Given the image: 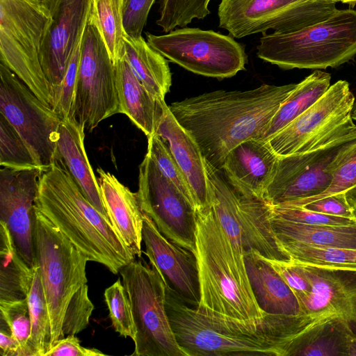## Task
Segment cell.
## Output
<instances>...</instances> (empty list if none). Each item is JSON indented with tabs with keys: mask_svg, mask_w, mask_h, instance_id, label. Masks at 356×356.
I'll return each mask as SVG.
<instances>
[{
	"mask_svg": "<svg viewBox=\"0 0 356 356\" xmlns=\"http://www.w3.org/2000/svg\"><path fill=\"white\" fill-rule=\"evenodd\" d=\"M165 307L179 346L186 356H289L305 337L331 321L329 315H278L240 319L191 307L166 287Z\"/></svg>",
	"mask_w": 356,
	"mask_h": 356,
	"instance_id": "obj_1",
	"label": "cell"
},
{
	"mask_svg": "<svg viewBox=\"0 0 356 356\" xmlns=\"http://www.w3.org/2000/svg\"><path fill=\"white\" fill-rule=\"evenodd\" d=\"M296 86L219 90L172 102L169 108L195 139L207 164L221 170L226 156L238 144L264 139L274 115Z\"/></svg>",
	"mask_w": 356,
	"mask_h": 356,
	"instance_id": "obj_2",
	"label": "cell"
},
{
	"mask_svg": "<svg viewBox=\"0 0 356 356\" xmlns=\"http://www.w3.org/2000/svg\"><path fill=\"white\" fill-rule=\"evenodd\" d=\"M35 207L88 261L113 274L135 259L110 220L86 198L62 162L41 174Z\"/></svg>",
	"mask_w": 356,
	"mask_h": 356,
	"instance_id": "obj_3",
	"label": "cell"
},
{
	"mask_svg": "<svg viewBox=\"0 0 356 356\" xmlns=\"http://www.w3.org/2000/svg\"><path fill=\"white\" fill-rule=\"evenodd\" d=\"M194 254L200 294L197 307L240 319L266 314L254 297L243 253L234 245L211 206L196 212Z\"/></svg>",
	"mask_w": 356,
	"mask_h": 356,
	"instance_id": "obj_4",
	"label": "cell"
},
{
	"mask_svg": "<svg viewBox=\"0 0 356 356\" xmlns=\"http://www.w3.org/2000/svg\"><path fill=\"white\" fill-rule=\"evenodd\" d=\"M257 56L283 70L339 67L356 56V10H337L327 19L286 33H264Z\"/></svg>",
	"mask_w": 356,
	"mask_h": 356,
	"instance_id": "obj_5",
	"label": "cell"
},
{
	"mask_svg": "<svg viewBox=\"0 0 356 356\" xmlns=\"http://www.w3.org/2000/svg\"><path fill=\"white\" fill-rule=\"evenodd\" d=\"M51 21L42 0H0V60L46 106L54 109L51 86L40 63Z\"/></svg>",
	"mask_w": 356,
	"mask_h": 356,
	"instance_id": "obj_6",
	"label": "cell"
},
{
	"mask_svg": "<svg viewBox=\"0 0 356 356\" xmlns=\"http://www.w3.org/2000/svg\"><path fill=\"white\" fill-rule=\"evenodd\" d=\"M33 250L50 318L51 348L64 338L62 324L71 298L87 284L88 260L35 206Z\"/></svg>",
	"mask_w": 356,
	"mask_h": 356,
	"instance_id": "obj_7",
	"label": "cell"
},
{
	"mask_svg": "<svg viewBox=\"0 0 356 356\" xmlns=\"http://www.w3.org/2000/svg\"><path fill=\"white\" fill-rule=\"evenodd\" d=\"M120 274L130 301L136 335L132 356H186L178 344L165 307L167 285L140 257Z\"/></svg>",
	"mask_w": 356,
	"mask_h": 356,
	"instance_id": "obj_8",
	"label": "cell"
},
{
	"mask_svg": "<svg viewBox=\"0 0 356 356\" xmlns=\"http://www.w3.org/2000/svg\"><path fill=\"white\" fill-rule=\"evenodd\" d=\"M355 144L356 124L353 122L307 151L278 156L264 199L277 205L321 194Z\"/></svg>",
	"mask_w": 356,
	"mask_h": 356,
	"instance_id": "obj_9",
	"label": "cell"
},
{
	"mask_svg": "<svg viewBox=\"0 0 356 356\" xmlns=\"http://www.w3.org/2000/svg\"><path fill=\"white\" fill-rule=\"evenodd\" d=\"M210 205L234 245L243 253L254 250L271 259L287 260L272 230L268 204L236 191L220 171L208 172Z\"/></svg>",
	"mask_w": 356,
	"mask_h": 356,
	"instance_id": "obj_10",
	"label": "cell"
},
{
	"mask_svg": "<svg viewBox=\"0 0 356 356\" xmlns=\"http://www.w3.org/2000/svg\"><path fill=\"white\" fill-rule=\"evenodd\" d=\"M146 38L165 58L196 74L222 79L245 68L244 46L231 35L183 27L161 35L146 33Z\"/></svg>",
	"mask_w": 356,
	"mask_h": 356,
	"instance_id": "obj_11",
	"label": "cell"
},
{
	"mask_svg": "<svg viewBox=\"0 0 356 356\" xmlns=\"http://www.w3.org/2000/svg\"><path fill=\"white\" fill-rule=\"evenodd\" d=\"M334 0H221L219 26L235 38L293 32L321 22L337 9Z\"/></svg>",
	"mask_w": 356,
	"mask_h": 356,
	"instance_id": "obj_12",
	"label": "cell"
},
{
	"mask_svg": "<svg viewBox=\"0 0 356 356\" xmlns=\"http://www.w3.org/2000/svg\"><path fill=\"white\" fill-rule=\"evenodd\" d=\"M117 113L120 111L115 64L96 26L88 21L69 118L91 131L102 121Z\"/></svg>",
	"mask_w": 356,
	"mask_h": 356,
	"instance_id": "obj_13",
	"label": "cell"
},
{
	"mask_svg": "<svg viewBox=\"0 0 356 356\" xmlns=\"http://www.w3.org/2000/svg\"><path fill=\"white\" fill-rule=\"evenodd\" d=\"M0 113L16 129L37 165L44 171L55 161L63 118L43 104L8 67L0 63Z\"/></svg>",
	"mask_w": 356,
	"mask_h": 356,
	"instance_id": "obj_14",
	"label": "cell"
},
{
	"mask_svg": "<svg viewBox=\"0 0 356 356\" xmlns=\"http://www.w3.org/2000/svg\"><path fill=\"white\" fill-rule=\"evenodd\" d=\"M354 104L349 83L337 81L307 110L266 140L278 156L307 151L353 122Z\"/></svg>",
	"mask_w": 356,
	"mask_h": 356,
	"instance_id": "obj_15",
	"label": "cell"
},
{
	"mask_svg": "<svg viewBox=\"0 0 356 356\" xmlns=\"http://www.w3.org/2000/svg\"><path fill=\"white\" fill-rule=\"evenodd\" d=\"M136 195L142 212L165 237L195 252L196 211L147 154L139 166Z\"/></svg>",
	"mask_w": 356,
	"mask_h": 356,
	"instance_id": "obj_16",
	"label": "cell"
},
{
	"mask_svg": "<svg viewBox=\"0 0 356 356\" xmlns=\"http://www.w3.org/2000/svg\"><path fill=\"white\" fill-rule=\"evenodd\" d=\"M42 1L51 21L43 41L40 63L54 92L61 83L74 49L84 33L92 0Z\"/></svg>",
	"mask_w": 356,
	"mask_h": 356,
	"instance_id": "obj_17",
	"label": "cell"
},
{
	"mask_svg": "<svg viewBox=\"0 0 356 356\" xmlns=\"http://www.w3.org/2000/svg\"><path fill=\"white\" fill-rule=\"evenodd\" d=\"M40 168L0 170V221L8 228L17 252L34 266L33 224Z\"/></svg>",
	"mask_w": 356,
	"mask_h": 356,
	"instance_id": "obj_18",
	"label": "cell"
},
{
	"mask_svg": "<svg viewBox=\"0 0 356 356\" xmlns=\"http://www.w3.org/2000/svg\"><path fill=\"white\" fill-rule=\"evenodd\" d=\"M143 241L145 254L166 285L189 305L197 307L200 300L197 264L194 253L165 237L154 222L143 213Z\"/></svg>",
	"mask_w": 356,
	"mask_h": 356,
	"instance_id": "obj_19",
	"label": "cell"
},
{
	"mask_svg": "<svg viewBox=\"0 0 356 356\" xmlns=\"http://www.w3.org/2000/svg\"><path fill=\"white\" fill-rule=\"evenodd\" d=\"M291 260L312 286L310 292L296 294L301 314L334 315L356 323V272L321 269Z\"/></svg>",
	"mask_w": 356,
	"mask_h": 356,
	"instance_id": "obj_20",
	"label": "cell"
},
{
	"mask_svg": "<svg viewBox=\"0 0 356 356\" xmlns=\"http://www.w3.org/2000/svg\"><path fill=\"white\" fill-rule=\"evenodd\" d=\"M161 107L154 133L167 144L187 179L195 211H203L210 207V186L204 157L195 139L178 122L165 100Z\"/></svg>",
	"mask_w": 356,
	"mask_h": 356,
	"instance_id": "obj_21",
	"label": "cell"
},
{
	"mask_svg": "<svg viewBox=\"0 0 356 356\" xmlns=\"http://www.w3.org/2000/svg\"><path fill=\"white\" fill-rule=\"evenodd\" d=\"M277 160L278 156L267 140L252 138L227 154L220 171L236 191L264 199Z\"/></svg>",
	"mask_w": 356,
	"mask_h": 356,
	"instance_id": "obj_22",
	"label": "cell"
},
{
	"mask_svg": "<svg viewBox=\"0 0 356 356\" xmlns=\"http://www.w3.org/2000/svg\"><path fill=\"white\" fill-rule=\"evenodd\" d=\"M97 172L102 198L111 224L129 250L140 257L144 216L136 193L113 174L102 168Z\"/></svg>",
	"mask_w": 356,
	"mask_h": 356,
	"instance_id": "obj_23",
	"label": "cell"
},
{
	"mask_svg": "<svg viewBox=\"0 0 356 356\" xmlns=\"http://www.w3.org/2000/svg\"><path fill=\"white\" fill-rule=\"evenodd\" d=\"M84 138L85 129L74 118H63L58 129L55 159L63 163L90 204L108 218L97 179L86 155Z\"/></svg>",
	"mask_w": 356,
	"mask_h": 356,
	"instance_id": "obj_24",
	"label": "cell"
},
{
	"mask_svg": "<svg viewBox=\"0 0 356 356\" xmlns=\"http://www.w3.org/2000/svg\"><path fill=\"white\" fill-rule=\"evenodd\" d=\"M248 278L260 308L266 313L301 314L298 300L273 267L254 250L243 253Z\"/></svg>",
	"mask_w": 356,
	"mask_h": 356,
	"instance_id": "obj_25",
	"label": "cell"
},
{
	"mask_svg": "<svg viewBox=\"0 0 356 356\" xmlns=\"http://www.w3.org/2000/svg\"><path fill=\"white\" fill-rule=\"evenodd\" d=\"M115 84L120 113L140 129L147 137L155 132L161 114V102L140 82L123 57L115 64Z\"/></svg>",
	"mask_w": 356,
	"mask_h": 356,
	"instance_id": "obj_26",
	"label": "cell"
},
{
	"mask_svg": "<svg viewBox=\"0 0 356 356\" xmlns=\"http://www.w3.org/2000/svg\"><path fill=\"white\" fill-rule=\"evenodd\" d=\"M145 88L158 100L165 99L172 85V74L166 58L140 36L128 35L123 56Z\"/></svg>",
	"mask_w": 356,
	"mask_h": 356,
	"instance_id": "obj_27",
	"label": "cell"
},
{
	"mask_svg": "<svg viewBox=\"0 0 356 356\" xmlns=\"http://www.w3.org/2000/svg\"><path fill=\"white\" fill-rule=\"evenodd\" d=\"M269 219L272 230L277 238L292 240L319 247L356 249V225L302 224L275 216L270 211Z\"/></svg>",
	"mask_w": 356,
	"mask_h": 356,
	"instance_id": "obj_28",
	"label": "cell"
},
{
	"mask_svg": "<svg viewBox=\"0 0 356 356\" xmlns=\"http://www.w3.org/2000/svg\"><path fill=\"white\" fill-rule=\"evenodd\" d=\"M0 261V301L27 298L34 268L19 254L8 228L1 221Z\"/></svg>",
	"mask_w": 356,
	"mask_h": 356,
	"instance_id": "obj_29",
	"label": "cell"
},
{
	"mask_svg": "<svg viewBox=\"0 0 356 356\" xmlns=\"http://www.w3.org/2000/svg\"><path fill=\"white\" fill-rule=\"evenodd\" d=\"M330 80V74L316 70L297 83L272 118L264 140H268L318 100L331 86Z\"/></svg>",
	"mask_w": 356,
	"mask_h": 356,
	"instance_id": "obj_30",
	"label": "cell"
},
{
	"mask_svg": "<svg viewBox=\"0 0 356 356\" xmlns=\"http://www.w3.org/2000/svg\"><path fill=\"white\" fill-rule=\"evenodd\" d=\"M127 0H92L88 21L99 31L114 64L123 58L128 35L124 24Z\"/></svg>",
	"mask_w": 356,
	"mask_h": 356,
	"instance_id": "obj_31",
	"label": "cell"
},
{
	"mask_svg": "<svg viewBox=\"0 0 356 356\" xmlns=\"http://www.w3.org/2000/svg\"><path fill=\"white\" fill-rule=\"evenodd\" d=\"M277 240L289 259L298 263L321 269L356 272V249L319 247L288 239Z\"/></svg>",
	"mask_w": 356,
	"mask_h": 356,
	"instance_id": "obj_32",
	"label": "cell"
},
{
	"mask_svg": "<svg viewBox=\"0 0 356 356\" xmlns=\"http://www.w3.org/2000/svg\"><path fill=\"white\" fill-rule=\"evenodd\" d=\"M33 268V277L27 296L31 322L29 347L31 356H44L51 348L50 318L38 269L35 266Z\"/></svg>",
	"mask_w": 356,
	"mask_h": 356,
	"instance_id": "obj_33",
	"label": "cell"
},
{
	"mask_svg": "<svg viewBox=\"0 0 356 356\" xmlns=\"http://www.w3.org/2000/svg\"><path fill=\"white\" fill-rule=\"evenodd\" d=\"M211 0H160L156 24L164 33L177 27H186L195 19H202L210 14Z\"/></svg>",
	"mask_w": 356,
	"mask_h": 356,
	"instance_id": "obj_34",
	"label": "cell"
},
{
	"mask_svg": "<svg viewBox=\"0 0 356 356\" xmlns=\"http://www.w3.org/2000/svg\"><path fill=\"white\" fill-rule=\"evenodd\" d=\"M0 165L17 170L40 168L24 140L1 113Z\"/></svg>",
	"mask_w": 356,
	"mask_h": 356,
	"instance_id": "obj_35",
	"label": "cell"
},
{
	"mask_svg": "<svg viewBox=\"0 0 356 356\" xmlns=\"http://www.w3.org/2000/svg\"><path fill=\"white\" fill-rule=\"evenodd\" d=\"M104 299L108 309L112 325L120 335L130 337L136 335L131 307L125 288L120 279L105 289Z\"/></svg>",
	"mask_w": 356,
	"mask_h": 356,
	"instance_id": "obj_36",
	"label": "cell"
},
{
	"mask_svg": "<svg viewBox=\"0 0 356 356\" xmlns=\"http://www.w3.org/2000/svg\"><path fill=\"white\" fill-rule=\"evenodd\" d=\"M147 154L154 161L163 175L183 193L195 209L193 194L187 179L167 144L156 133L147 137Z\"/></svg>",
	"mask_w": 356,
	"mask_h": 356,
	"instance_id": "obj_37",
	"label": "cell"
},
{
	"mask_svg": "<svg viewBox=\"0 0 356 356\" xmlns=\"http://www.w3.org/2000/svg\"><path fill=\"white\" fill-rule=\"evenodd\" d=\"M1 319L10 328L19 344L22 356H31L29 341L31 322L27 298L14 301H0Z\"/></svg>",
	"mask_w": 356,
	"mask_h": 356,
	"instance_id": "obj_38",
	"label": "cell"
},
{
	"mask_svg": "<svg viewBox=\"0 0 356 356\" xmlns=\"http://www.w3.org/2000/svg\"><path fill=\"white\" fill-rule=\"evenodd\" d=\"M94 305L88 296L87 284L81 286L71 298L62 324L63 337L76 335L88 325Z\"/></svg>",
	"mask_w": 356,
	"mask_h": 356,
	"instance_id": "obj_39",
	"label": "cell"
},
{
	"mask_svg": "<svg viewBox=\"0 0 356 356\" xmlns=\"http://www.w3.org/2000/svg\"><path fill=\"white\" fill-rule=\"evenodd\" d=\"M268 207L272 215L298 223L316 225H356V219L330 216L310 211L302 207L284 204L272 205L268 203Z\"/></svg>",
	"mask_w": 356,
	"mask_h": 356,
	"instance_id": "obj_40",
	"label": "cell"
},
{
	"mask_svg": "<svg viewBox=\"0 0 356 356\" xmlns=\"http://www.w3.org/2000/svg\"><path fill=\"white\" fill-rule=\"evenodd\" d=\"M83 34L74 49L61 83L53 92L54 99V110L62 118H67L70 115L74 101Z\"/></svg>",
	"mask_w": 356,
	"mask_h": 356,
	"instance_id": "obj_41",
	"label": "cell"
},
{
	"mask_svg": "<svg viewBox=\"0 0 356 356\" xmlns=\"http://www.w3.org/2000/svg\"><path fill=\"white\" fill-rule=\"evenodd\" d=\"M356 184V144L348 153L342 163L335 170L329 187L321 194L295 202L282 204L302 207L314 200L340 193H345Z\"/></svg>",
	"mask_w": 356,
	"mask_h": 356,
	"instance_id": "obj_42",
	"label": "cell"
},
{
	"mask_svg": "<svg viewBox=\"0 0 356 356\" xmlns=\"http://www.w3.org/2000/svg\"><path fill=\"white\" fill-rule=\"evenodd\" d=\"M155 0H127L124 24L131 36H140Z\"/></svg>",
	"mask_w": 356,
	"mask_h": 356,
	"instance_id": "obj_43",
	"label": "cell"
},
{
	"mask_svg": "<svg viewBox=\"0 0 356 356\" xmlns=\"http://www.w3.org/2000/svg\"><path fill=\"white\" fill-rule=\"evenodd\" d=\"M264 259L273 267L295 294L308 293L312 291L309 281L291 259L287 260L271 259L266 257Z\"/></svg>",
	"mask_w": 356,
	"mask_h": 356,
	"instance_id": "obj_44",
	"label": "cell"
},
{
	"mask_svg": "<svg viewBox=\"0 0 356 356\" xmlns=\"http://www.w3.org/2000/svg\"><path fill=\"white\" fill-rule=\"evenodd\" d=\"M302 207L310 211L330 216L355 219L346 201L345 193H340L314 200L302 206Z\"/></svg>",
	"mask_w": 356,
	"mask_h": 356,
	"instance_id": "obj_45",
	"label": "cell"
},
{
	"mask_svg": "<svg viewBox=\"0 0 356 356\" xmlns=\"http://www.w3.org/2000/svg\"><path fill=\"white\" fill-rule=\"evenodd\" d=\"M98 349L85 348L75 335L65 337L58 340L44 356H104Z\"/></svg>",
	"mask_w": 356,
	"mask_h": 356,
	"instance_id": "obj_46",
	"label": "cell"
},
{
	"mask_svg": "<svg viewBox=\"0 0 356 356\" xmlns=\"http://www.w3.org/2000/svg\"><path fill=\"white\" fill-rule=\"evenodd\" d=\"M0 355L1 356H22L19 343L11 334L7 324L1 319Z\"/></svg>",
	"mask_w": 356,
	"mask_h": 356,
	"instance_id": "obj_47",
	"label": "cell"
},
{
	"mask_svg": "<svg viewBox=\"0 0 356 356\" xmlns=\"http://www.w3.org/2000/svg\"><path fill=\"white\" fill-rule=\"evenodd\" d=\"M346 201L356 219V184L345 192Z\"/></svg>",
	"mask_w": 356,
	"mask_h": 356,
	"instance_id": "obj_48",
	"label": "cell"
},
{
	"mask_svg": "<svg viewBox=\"0 0 356 356\" xmlns=\"http://www.w3.org/2000/svg\"><path fill=\"white\" fill-rule=\"evenodd\" d=\"M339 1H341L344 3H348L353 7L356 4V0H340Z\"/></svg>",
	"mask_w": 356,
	"mask_h": 356,
	"instance_id": "obj_49",
	"label": "cell"
},
{
	"mask_svg": "<svg viewBox=\"0 0 356 356\" xmlns=\"http://www.w3.org/2000/svg\"><path fill=\"white\" fill-rule=\"evenodd\" d=\"M351 117L353 120H356V106L353 108L352 113H351Z\"/></svg>",
	"mask_w": 356,
	"mask_h": 356,
	"instance_id": "obj_50",
	"label": "cell"
},
{
	"mask_svg": "<svg viewBox=\"0 0 356 356\" xmlns=\"http://www.w3.org/2000/svg\"><path fill=\"white\" fill-rule=\"evenodd\" d=\"M334 1H335L336 2H337V1H339L340 0H334Z\"/></svg>",
	"mask_w": 356,
	"mask_h": 356,
	"instance_id": "obj_51",
	"label": "cell"
}]
</instances>
